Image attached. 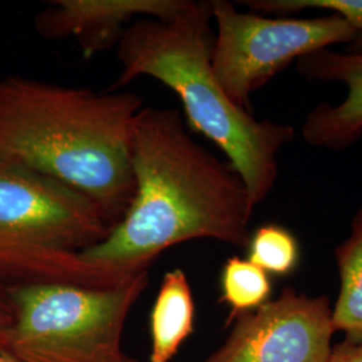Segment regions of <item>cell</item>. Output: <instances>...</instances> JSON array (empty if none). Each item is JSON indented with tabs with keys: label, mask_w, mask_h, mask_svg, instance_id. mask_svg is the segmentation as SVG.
Listing matches in <instances>:
<instances>
[{
	"label": "cell",
	"mask_w": 362,
	"mask_h": 362,
	"mask_svg": "<svg viewBox=\"0 0 362 362\" xmlns=\"http://www.w3.org/2000/svg\"><path fill=\"white\" fill-rule=\"evenodd\" d=\"M220 287V300L231 309L230 322L243 313L257 310L269 300L272 294L269 274L248 259L238 257H233L224 263Z\"/></svg>",
	"instance_id": "12"
},
{
	"label": "cell",
	"mask_w": 362,
	"mask_h": 362,
	"mask_svg": "<svg viewBox=\"0 0 362 362\" xmlns=\"http://www.w3.org/2000/svg\"><path fill=\"white\" fill-rule=\"evenodd\" d=\"M339 290L333 325L345 339L362 342V204L350 220V233L334 251Z\"/></svg>",
	"instance_id": "11"
},
{
	"label": "cell",
	"mask_w": 362,
	"mask_h": 362,
	"mask_svg": "<svg viewBox=\"0 0 362 362\" xmlns=\"http://www.w3.org/2000/svg\"><path fill=\"white\" fill-rule=\"evenodd\" d=\"M192 288L181 269L168 272L151 311L149 362H169L194 332Z\"/></svg>",
	"instance_id": "10"
},
{
	"label": "cell",
	"mask_w": 362,
	"mask_h": 362,
	"mask_svg": "<svg viewBox=\"0 0 362 362\" xmlns=\"http://www.w3.org/2000/svg\"><path fill=\"white\" fill-rule=\"evenodd\" d=\"M143 98L6 76L0 78V157L88 194L113 224L134 196L130 139Z\"/></svg>",
	"instance_id": "2"
},
{
	"label": "cell",
	"mask_w": 362,
	"mask_h": 362,
	"mask_svg": "<svg viewBox=\"0 0 362 362\" xmlns=\"http://www.w3.org/2000/svg\"><path fill=\"white\" fill-rule=\"evenodd\" d=\"M113 224L88 194L37 169L0 157V281L112 287L137 274L90 263L79 252Z\"/></svg>",
	"instance_id": "4"
},
{
	"label": "cell",
	"mask_w": 362,
	"mask_h": 362,
	"mask_svg": "<svg viewBox=\"0 0 362 362\" xmlns=\"http://www.w3.org/2000/svg\"><path fill=\"white\" fill-rule=\"evenodd\" d=\"M327 362H362V342H344L336 345Z\"/></svg>",
	"instance_id": "16"
},
{
	"label": "cell",
	"mask_w": 362,
	"mask_h": 362,
	"mask_svg": "<svg viewBox=\"0 0 362 362\" xmlns=\"http://www.w3.org/2000/svg\"><path fill=\"white\" fill-rule=\"evenodd\" d=\"M211 1L189 0L170 19L141 18L117 43L121 71L110 91L140 77L153 78L180 98L189 128L215 144L246 184L254 208L272 194L279 153L296 139L284 122L258 119L236 106L215 77Z\"/></svg>",
	"instance_id": "3"
},
{
	"label": "cell",
	"mask_w": 362,
	"mask_h": 362,
	"mask_svg": "<svg viewBox=\"0 0 362 362\" xmlns=\"http://www.w3.org/2000/svg\"><path fill=\"white\" fill-rule=\"evenodd\" d=\"M216 27L211 65L233 104L251 112V95L287 66L313 52L349 46L357 33L336 13L314 18L242 13L227 0H211Z\"/></svg>",
	"instance_id": "6"
},
{
	"label": "cell",
	"mask_w": 362,
	"mask_h": 362,
	"mask_svg": "<svg viewBox=\"0 0 362 362\" xmlns=\"http://www.w3.org/2000/svg\"><path fill=\"white\" fill-rule=\"evenodd\" d=\"M334 333L329 297L286 286L276 299L238 315L206 362H327Z\"/></svg>",
	"instance_id": "7"
},
{
	"label": "cell",
	"mask_w": 362,
	"mask_h": 362,
	"mask_svg": "<svg viewBox=\"0 0 362 362\" xmlns=\"http://www.w3.org/2000/svg\"><path fill=\"white\" fill-rule=\"evenodd\" d=\"M248 260L267 274L285 276L296 270L299 262V245L287 228L279 224H264L251 235Z\"/></svg>",
	"instance_id": "14"
},
{
	"label": "cell",
	"mask_w": 362,
	"mask_h": 362,
	"mask_svg": "<svg viewBox=\"0 0 362 362\" xmlns=\"http://www.w3.org/2000/svg\"><path fill=\"white\" fill-rule=\"evenodd\" d=\"M240 3L252 13L270 16H298L310 10L339 15L357 33L344 52L362 55V0H246Z\"/></svg>",
	"instance_id": "13"
},
{
	"label": "cell",
	"mask_w": 362,
	"mask_h": 362,
	"mask_svg": "<svg viewBox=\"0 0 362 362\" xmlns=\"http://www.w3.org/2000/svg\"><path fill=\"white\" fill-rule=\"evenodd\" d=\"M189 0H54L35 18L46 39L74 38L86 59L117 45L136 19H170Z\"/></svg>",
	"instance_id": "8"
},
{
	"label": "cell",
	"mask_w": 362,
	"mask_h": 362,
	"mask_svg": "<svg viewBox=\"0 0 362 362\" xmlns=\"http://www.w3.org/2000/svg\"><path fill=\"white\" fill-rule=\"evenodd\" d=\"M134 196L109 236L81 257L122 272H146L169 247L214 239L246 248L255 208L246 184L187 129L176 109L143 107L130 139Z\"/></svg>",
	"instance_id": "1"
},
{
	"label": "cell",
	"mask_w": 362,
	"mask_h": 362,
	"mask_svg": "<svg viewBox=\"0 0 362 362\" xmlns=\"http://www.w3.org/2000/svg\"><path fill=\"white\" fill-rule=\"evenodd\" d=\"M296 70L309 82H333L346 88L338 104L321 103L306 115L302 137L313 148L339 152L362 139V55L333 49L309 54L296 62Z\"/></svg>",
	"instance_id": "9"
},
{
	"label": "cell",
	"mask_w": 362,
	"mask_h": 362,
	"mask_svg": "<svg viewBox=\"0 0 362 362\" xmlns=\"http://www.w3.org/2000/svg\"><path fill=\"white\" fill-rule=\"evenodd\" d=\"M0 362H19L16 361L13 357H11L10 354H7V353H3V351H0Z\"/></svg>",
	"instance_id": "17"
},
{
	"label": "cell",
	"mask_w": 362,
	"mask_h": 362,
	"mask_svg": "<svg viewBox=\"0 0 362 362\" xmlns=\"http://www.w3.org/2000/svg\"><path fill=\"white\" fill-rule=\"evenodd\" d=\"M13 322V303L8 296V287L0 281V351L3 349L4 337L7 334Z\"/></svg>",
	"instance_id": "15"
},
{
	"label": "cell",
	"mask_w": 362,
	"mask_h": 362,
	"mask_svg": "<svg viewBox=\"0 0 362 362\" xmlns=\"http://www.w3.org/2000/svg\"><path fill=\"white\" fill-rule=\"evenodd\" d=\"M148 282L146 270L112 287L7 286L13 322L1 351L19 362H137L121 342Z\"/></svg>",
	"instance_id": "5"
}]
</instances>
